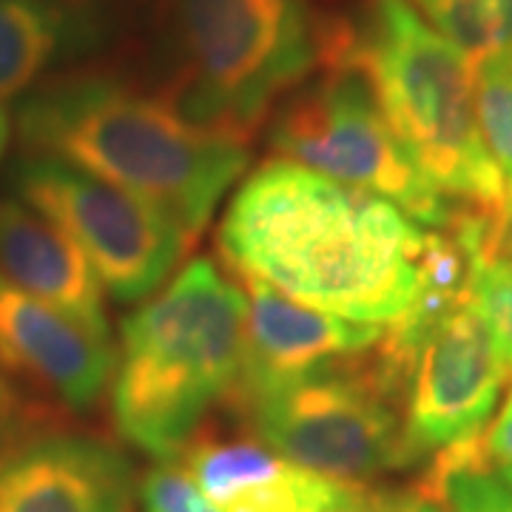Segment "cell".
<instances>
[{
  "instance_id": "cell-1",
  "label": "cell",
  "mask_w": 512,
  "mask_h": 512,
  "mask_svg": "<svg viewBox=\"0 0 512 512\" xmlns=\"http://www.w3.org/2000/svg\"><path fill=\"white\" fill-rule=\"evenodd\" d=\"M427 234L402 208L291 160L245 180L220 254L293 302L356 325H390L416 302Z\"/></svg>"
},
{
  "instance_id": "cell-11",
  "label": "cell",
  "mask_w": 512,
  "mask_h": 512,
  "mask_svg": "<svg viewBox=\"0 0 512 512\" xmlns=\"http://www.w3.org/2000/svg\"><path fill=\"white\" fill-rule=\"evenodd\" d=\"M134 476L109 441L35 430L0 456V512H128Z\"/></svg>"
},
{
  "instance_id": "cell-14",
  "label": "cell",
  "mask_w": 512,
  "mask_h": 512,
  "mask_svg": "<svg viewBox=\"0 0 512 512\" xmlns=\"http://www.w3.org/2000/svg\"><path fill=\"white\" fill-rule=\"evenodd\" d=\"M0 274L92 336L111 342L103 285L92 262L55 222L18 197L0 200Z\"/></svg>"
},
{
  "instance_id": "cell-9",
  "label": "cell",
  "mask_w": 512,
  "mask_h": 512,
  "mask_svg": "<svg viewBox=\"0 0 512 512\" xmlns=\"http://www.w3.org/2000/svg\"><path fill=\"white\" fill-rule=\"evenodd\" d=\"M507 379L510 365L467 299L430 330L413 365L402 413L407 467L481 436Z\"/></svg>"
},
{
  "instance_id": "cell-4",
  "label": "cell",
  "mask_w": 512,
  "mask_h": 512,
  "mask_svg": "<svg viewBox=\"0 0 512 512\" xmlns=\"http://www.w3.org/2000/svg\"><path fill=\"white\" fill-rule=\"evenodd\" d=\"M336 43L365 72L387 126L447 200L507 225L512 205L476 120V72L410 0H367Z\"/></svg>"
},
{
  "instance_id": "cell-12",
  "label": "cell",
  "mask_w": 512,
  "mask_h": 512,
  "mask_svg": "<svg viewBox=\"0 0 512 512\" xmlns=\"http://www.w3.org/2000/svg\"><path fill=\"white\" fill-rule=\"evenodd\" d=\"M237 279L245 285L248 313L239 376L225 399L254 396L311 376L322 367L365 353L382 336L379 325H356L330 313L313 311L251 276Z\"/></svg>"
},
{
  "instance_id": "cell-18",
  "label": "cell",
  "mask_w": 512,
  "mask_h": 512,
  "mask_svg": "<svg viewBox=\"0 0 512 512\" xmlns=\"http://www.w3.org/2000/svg\"><path fill=\"white\" fill-rule=\"evenodd\" d=\"M416 493L421 501H444L447 512H512V487L493 470L424 473Z\"/></svg>"
},
{
  "instance_id": "cell-19",
  "label": "cell",
  "mask_w": 512,
  "mask_h": 512,
  "mask_svg": "<svg viewBox=\"0 0 512 512\" xmlns=\"http://www.w3.org/2000/svg\"><path fill=\"white\" fill-rule=\"evenodd\" d=\"M470 305L493 333L512 373V259L498 254L478 262L470 279Z\"/></svg>"
},
{
  "instance_id": "cell-24",
  "label": "cell",
  "mask_w": 512,
  "mask_h": 512,
  "mask_svg": "<svg viewBox=\"0 0 512 512\" xmlns=\"http://www.w3.org/2000/svg\"><path fill=\"white\" fill-rule=\"evenodd\" d=\"M501 254L512 259V220L507 225V231H504V239H501Z\"/></svg>"
},
{
  "instance_id": "cell-7",
  "label": "cell",
  "mask_w": 512,
  "mask_h": 512,
  "mask_svg": "<svg viewBox=\"0 0 512 512\" xmlns=\"http://www.w3.org/2000/svg\"><path fill=\"white\" fill-rule=\"evenodd\" d=\"M228 404L265 447L316 476L370 484L387 470L407 467L404 404L382 382L370 348Z\"/></svg>"
},
{
  "instance_id": "cell-8",
  "label": "cell",
  "mask_w": 512,
  "mask_h": 512,
  "mask_svg": "<svg viewBox=\"0 0 512 512\" xmlns=\"http://www.w3.org/2000/svg\"><path fill=\"white\" fill-rule=\"evenodd\" d=\"M9 185L72 239L117 302L154 296L191 245L157 205L60 160L23 154L9 171Z\"/></svg>"
},
{
  "instance_id": "cell-22",
  "label": "cell",
  "mask_w": 512,
  "mask_h": 512,
  "mask_svg": "<svg viewBox=\"0 0 512 512\" xmlns=\"http://www.w3.org/2000/svg\"><path fill=\"white\" fill-rule=\"evenodd\" d=\"M484 453L490 467L512 470V393L498 410L493 424L484 430Z\"/></svg>"
},
{
  "instance_id": "cell-20",
  "label": "cell",
  "mask_w": 512,
  "mask_h": 512,
  "mask_svg": "<svg viewBox=\"0 0 512 512\" xmlns=\"http://www.w3.org/2000/svg\"><path fill=\"white\" fill-rule=\"evenodd\" d=\"M137 498L146 512H222L180 461H160L148 470L137 487Z\"/></svg>"
},
{
  "instance_id": "cell-15",
  "label": "cell",
  "mask_w": 512,
  "mask_h": 512,
  "mask_svg": "<svg viewBox=\"0 0 512 512\" xmlns=\"http://www.w3.org/2000/svg\"><path fill=\"white\" fill-rule=\"evenodd\" d=\"M92 40V15L74 0H0V100Z\"/></svg>"
},
{
  "instance_id": "cell-6",
  "label": "cell",
  "mask_w": 512,
  "mask_h": 512,
  "mask_svg": "<svg viewBox=\"0 0 512 512\" xmlns=\"http://www.w3.org/2000/svg\"><path fill=\"white\" fill-rule=\"evenodd\" d=\"M319 69L311 86L296 89L276 111L268 143L279 160L370 191L413 222L447 231L458 205L421 174L387 126L365 72L336 43V23Z\"/></svg>"
},
{
  "instance_id": "cell-26",
  "label": "cell",
  "mask_w": 512,
  "mask_h": 512,
  "mask_svg": "<svg viewBox=\"0 0 512 512\" xmlns=\"http://www.w3.org/2000/svg\"><path fill=\"white\" fill-rule=\"evenodd\" d=\"M501 478H504V481L512 487V470H501Z\"/></svg>"
},
{
  "instance_id": "cell-16",
  "label": "cell",
  "mask_w": 512,
  "mask_h": 512,
  "mask_svg": "<svg viewBox=\"0 0 512 512\" xmlns=\"http://www.w3.org/2000/svg\"><path fill=\"white\" fill-rule=\"evenodd\" d=\"M421 18L447 37L476 69L512 55V0H410Z\"/></svg>"
},
{
  "instance_id": "cell-2",
  "label": "cell",
  "mask_w": 512,
  "mask_h": 512,
  "mask_svg": "<svg viewBox=\"0 0 512 512\" xmlns=\"http://www.w3.org/2000/svg\"><path fill=\"white\" fill-rule=\"evenodd\" d=\"M26 154L49 157L157 205L191 242L248 165V143L188 123L168 100L109 74H72L18 106Z\"/></svg>"
},
{
  "instance_id": "cell-5",
  "label": "cell",
  "mask_w": 512,
  "mask_h": 512,
  "mask_svg": "<svg viewBox=\"0 0 512 512\" xmlns=\"http://www.w3.org/2000/svg\"><path fill=\"white\" fill-rule=\"evenodd\" d=\"M165 9L177 63L165 100L239 143L328 52L330 20L308 0H165Z\"/></svg>"
},
{
  "instance_id": "cell-17",
  "label": "cell",
  "mask_w": 512,
  "mask_h": 512,
  "mask_svg": "<svg viewBox=\"0 0 512 512\" xmlns=\"http://www.w3.org/2000/svg\"><path fill=\"white\" fill-rule=\"evenodd\" d=\"M473 72L478 131L512 205V55L490 57Z\"/></svg>"
},
{
  "instance_id": "cell-21",
  "label": "cell",
  "mask_w": 512,
  "mask_h": 512,
  "mask_svg": "<svg viewBox=\"0 0 512 512\" xmlns=\"http://www.w3.org/2000/svg\"><path fill=\"white\" fill-rule=\"evenodd\" d=\"M37 419L32 404L20 393L15 382L0 370V456L20 441L23 436L35 433Z\"/></svg>"
},
{
  "instance_id": "cell-3",
  "label": "cell",
  "mask_w": 512,
  "mask_h": 512,
  "mask_svg": "<svg viewBox=\"0 0 512 512\" xmlns=\"http://www.w3.org/2000/svg\"><path fill=\"white\" fill-rule=\"evenodd\" d=\"M245 313L239 279L200 256L128 316L111 413L131 447L157 461L183 456L208 407L237 382Z\"/></svg>"
},
{
  "instance_id": "cell-13",
  "label": "cell",
  "mask_w": 512,
  "mask_h": 512,
  "mask_svg": "<svg viewBox=\"0 0 512 512\" xmlns=\"http://www.w3.org/2000/svg\"><path fill=\"white\" fill-rule=\"evenodd\" d=\"M0 370L89 410L114 376V348L0 274Z\"/></svg>"
},
{
  "instance_id": "cell-25",
  "label": "cell",
  "mask_w": 512,
  "mask_h": 512,
  "mask_svg": "<svg viewBox=\"0 0 512 512\" xmlns=\"http://www.w3.org/2000/svg\"><path fill=\"white\" fill-rule=\"evenodd\" d=\"M413 512H444V510H441L439 504H433V501H421L419 507H416Z\"/></svg>"
},
{
  "instance_id": "cell-23",
  "label": "cell",
  "mask_w": 512,
  "mask_h": 512,
  "mask_svg": "<svg viewBox=\"0 0 512 512\" xmlns=\"http://www.w3.org/2000/svg\"><path fill=\"white\" fill-rule=\"evenodd\" d=\"M9 140H12V117H9V111L3 109V103H0V160H3V154L9 148Z\"/></svg>"
},
{
  "instance_id": "cell-10",
  "label": "cell",
  "mask_w": 512,
  "mask_h": 512,
  "mask_svg": "<svg viewBox=\"0 0 512 512\" xmlns=\"http://www.w3.org/2000/svg\"><path fill=\"white\" fill-rule=\"evenodd\" d=\"M180 464L222 512H413L421 504L416 490L316 476L259 439L202 436L185 447Z\"/></svg>"
}]
</instances>
